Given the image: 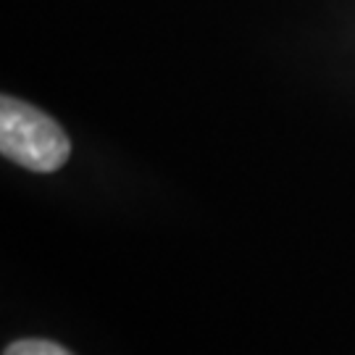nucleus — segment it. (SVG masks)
I'll return each mask as SVG.
<instances>
[{"label": "nucleus", "instance_id": "nucleus-1", "mask_svg": "<svg viewBox=\"0 0 355 355\" xmlns=\"http://www.w3.org/2000/svg\"><path fill=\"white\" fill-rule=\"evenodd\" d=\"M0 153L37 174L58 171L71 155V140L61 124L29 103L3 95L0 101Z\"/></svg>", "mask_w": 355, "mask_h": 355}, {"label": "nucleus", "instance_id": "nucleus-2", "mask_svg": "<svg viewBox=\"0 0 355 355\" xmlns=\"http://www.w3.org/2000/svg\"><path fill=\"white\" fill-rule=\"evenodd\" d=\"M3 355H74L69 353L66 347H61L58 343H51V340H19V343H11Z\"/></svg>", "mask_w": 355, "mask_h": 355}]
</instances>
